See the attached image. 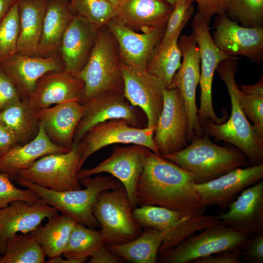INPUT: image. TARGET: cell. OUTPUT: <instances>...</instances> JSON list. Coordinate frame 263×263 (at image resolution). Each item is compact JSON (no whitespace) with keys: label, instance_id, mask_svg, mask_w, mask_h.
I'll return each instance as SVG.
<instances>
[{"label":"cell","instance_id":"6da1fadb","mask_svg":"<svg viewBox=\"0 0 263 263\" xmlns=\"http://www.w3.org/2000/svg\"><path fill=\"white\" fill-rule=\"evenodd\" d=\"M196 183L191 173L149 150L137 184L136 206L153 205L187 216L203 215L207 207Z\"/></svg>","mask_w":263,"mask_h":263},{"label":"cell","instance_id":"7a4b0ae2","mask_svg":"<svg viewBox=\"0 0 263 263\" xmlns=\"http://www.w3.org/2000/svg\"><path fill=\"white\" fill-rule=\"evenodd\" d=\"M238 66L237 58L234 56L222 61L216 69L230 96L229 118L220 124L207 120L201 126L204 134L232 145L246 155L252 166L260 165L263 164V147L257 142L236 92L238 85L235 77Z\"/></svg>","mask_w":263,"mask_h":263},{"label":"cell","instance_id":"3957f363","mask_svg":"<svg viewBox=\"0 0 263 263\" xmlns=\"http://www.w3.org/2000/svg\"><path fill=\"white\" fill-rule=\"evenodd\" d=\"M19 185L34 191L44 203L55 207L62 214L88 227L100 228L93 208L98 194L102 191L123 186L112 175L96 174L79 180L84 189L57 191L39 186L19 176L13 178Z\"/></svg>","mask_w":263,"mask_h":263},{"label":"cell","instance_id":"277c9868","mask_svg":"<svg viewBox=\"0 0 263 263\" xmlns=\"http://www.w3.org/2000/svg\"><path fill=\"white\" fill-rule=\"evenodd\" d=\"M190 142L180 151L161 156L191 173L196 184L207 182L248 165V158L239 149L219 146L207 135L195 137Z\"/></svg>","mask_w":263,"mask_h":263},{"label":"cell","instance_id":"5b68a950","mask_svg":"<svg viewBox=\"0 0 263 263\" xmlns=\"http://www.w3.org/2000/svg\"><path fill=\"white\" fill-rule=\"evenodd\" d=\"M120 62L117 44L113 35L106 25L99 28L86 64L75 75L84 83L81 103L103 93L123 94L124 82Z\"/></svg>","mask_w":263,"mask_h":263},{"label":"cell","instance_id":"8992f818","mask_svg":"<svg viewBox=\"0 0 263 263\" xmlns=\"http://www.w3.org/2000/svg\"><path fill=\"white\" fill-rule=\"evenodd\" d=\"M132 214L140 227L154 228L163 235L159 253L173 248L191 235L220 221L217 216H187L153 205L136 207L132 208Z\"/></svg>","mask_w":263,"mask_h":263},{"label":"cell","instance_id":"52a82bcc","mask_svg":"<svg viewBox=\"0 0 263 263\" xmlns=\"http://www.w3.org/2000/svg\"><path fill=\"white\" fill-rule=\"evenodd\" d=\"M105 244H121L143 232L134 218L132 208L123 186L101 192L93 208Z\"/></svg>","mask_w":263,"mask_h":263},{"label":"cell","instance_id":"ba28073f","mask_svg":"<svg viewBox=\"0 0 263 263\" xmlns=\"http://www.w3.org/2000/svg\"><path fill=\"white\" fill-rule=\"evenodd\" d=\"M248 237L225 225L220 220L192 234L175 247L158 253L160 263H188L218 252L239 250Z\"/></svg>","mask_w":263,"mask_h":263},{"label":"cell","instance_id":"9c48e42d","mask_svg":"<svg viewBox=\"0 0 263 263\" xmlns=\"http://www.w3.org/2000/svg\"><path fill=\"white\" fill-rule=\"evenodd\" d=\"M81 155L79 143L74 142L72 148L67 152L42 156L16 176L55 191L80 189L82 188L77 174Z\"/></svg>","mask_w":263,"mask_h":263},{"label":"cell","instance_id":"30bf717a","mask_svg":"<svg viewBox=\"0 0 263 263\" xmlns=\"http://www.w3.org/2000/svg\"><path fill=\"white\" fill-rule=\"evenodd\" d=\"M178 45L183 61L172 78L170 88L177 89L184 99L188 117L187 139L190 142L204 135L196 103V88L200 79V55L192 32L179 37Z\"/></svg>","mask_w":263,"mask_h":263},{"label":"cell","instance_id":"8fae6325","mask_svg":"<svg viewBox=\"0 0 263 263\" xmlns=\"http://www.w3.org/2000/svg\"><path fill=\"white\" fill-rule=\"evenodd\" d=\"M154 130L148 127H135L122 119H112L94 125L78 141L81 151L79 171L92 155L114 144L140 145L160 155L153 141Z\"/></svg>","mask_w":263,"mask_h":263},{"label":"cell","instance_id":"7c38bea8","mask_svg":"<svg viewBox=\"0 0 263 263\" xmlns=\"http://www.w3.org/2000/svg\"><path fill=\"white\" fill-rule=\"evenodd\" d=\"M192 28L200 55L199 84L201 96L198 118L201 125L207 120H210L216 124H223L226 120V116L218 117L215 113L212 105V88L213 76L215 70L222 61L234 56L227 55L216 45L210 35L208 24L196 15L192 19Z\"/></svg>","mask_w":263,"mask_h":263},{"label":"cell","instance_id":"4fadbf2b","mask_svg":"<svg viewBox=\"0 0 263 263\" xmlns=\"http://www.w3.org/2000/svg\"><path fill=\"white\" fill-rule=\"evenodd\" d=\"M145 146L132 144L114 146L111 154L95 167L81 169L77 174L79 180L87 177L107 173L119 180L126 190L132 208L136 207V187L143 170L149 150Z\"/></svg>","mask_w":263,"mask_h":263},{"label":"cell","instance_id":"5bb4252c","mask_svg":"<svg viewBox=\"0 0 263 263\" xmlns=\"http://www.w3.org/2000/svg\"><path fill=\"white\" fill-rule=\"evenodd\" d=\"M163 96V109L153 135V141L160 155L180 151L188 145V117L182 95L176 88H165Z\"/></svg>","mask_w":263,"mask_h":263},{"label":"cell","instance_id":"9a60e30c","mask_svg":"<svg viewBox=\"0 0 263 263\" xmlns=\"http://www.w3.org/2000/svg\"><path fill=\"white\" fill-rule=\"evenodd\" d=\"M123 94L134 107L140 109L147 118V127L155 129L164 105L163 81L147 71H139L120 60Z\"/></svg>","mask_w":263,"mask_h":263},{"label":"cell","instance_id":"2e32d148","mask_svg":"<svg viewBox=\"0 0 263 263\" xmlns=\"http://www.w3.org/2000/svg\"><path fill=\"white\" fill-rule=\"evenodd\" d=\"M82 104L83 112L74 134L78 142L92 127L101 122L122 119L132 126L142 128V117L122 93L109 92L97 94Z\"/></svg>","mask_w":263,"mask_h":263},{"label":"cell","instance_id":"e0dca14e","mask_svg":"<svg viewBox=\"0 0 263 263\" xmlns=\"http://www.w3.org/2000/svg\"><path fill=\"white\" fill-rule=\"evenodd\" d=\"M212 39L227 55L244 56L256 63L263 60V27H247L230 19L226 14L217 15Z\"/></svg>","mask_w":263,"mask_h":263},{"label":"cell","instance_id":"ac0fdd59","mask_svg":"<svg viewBox=\"0 0 263 263\" xmlns=\"http://www.w3.org/2000/svg\"><path fill=\"white\" fill-rule=\"evenodd\" d=\"M263 178V164L245 168H239L211 181L195 184V187L204 204L216 206L223 211L240 192Z\"/></svg>","mask_w":263,"mask_h":263},{"label":"cell","instance_id":"d6986e66","mask_svg":"<svg viewBox=\"0 0 263 263\" xmlns=\"http://www.w3.org/2000/svg\"><path fill=\"white\" fill-rule=\"evenodd\" d=\"M0 69L16 88L21 100H26L34 91L38 80L45 74L64 70L61 57L28 56L16 53L0 64Z\"/></svg>","mask_w":263,"mask_h":263},{"label":"cell","instance_id":"ffe728a7","mask_svg":"<svg viewBox=\"0 0 263 263\" xmlns=\"http://www.w3.org/2000/svg\"><path fill=\"white\" fill-rule=\"evenodd\" d=\"M217 215L225 225L248 237L263 232V181L244 189Z\"/></svg>","mask_w":263,"mask_h":263},{"label":"cell","instance_id":"44dd1931","mask_svg":"<svg viewBox=\"0 0 263 263\" xmlns=\"http://www.w3.org/2000/svg\"><path fill=\"white\" fill-rule=\"evenodd\" d=\"M106 26L117 44L120 60L133 69L146 71L153 49L161 40L166 25L147 33H139L112 19Z\"/></svg>","mask_w":263,"mask_h":263},{"label":"cell","instance_id":"7402d4cb","mask_svg":"<svg viewBox=\"0 0 263 263\" xmlns=\"http://www.w3.org/2000/svg\"><path fill=\"white\" fill-rule=\"evenodd\" d=\"M84 90L83 81L76 75L65 70L51 71L38 80L26 101L34 111L67 102L81 103Z\"/></svg>","mask_w":263,"mask_h":263},{"label":"cell","instance_id":"603a6c76","mask_svg":"<svg viewBox=\"0 0 263 263\" xmlns=\"http://www.w3.org/2000/svg\"><path fill=\"white\" fill-rule=\"evenodd\" d=\"M54 207L39 200L35 202L15 201L0 211V255L3 254L7 240L19 233H28L41 225L45 219L58 214Z\"/></svg>","mask_w":263,"mask_h":263},{"label":"cell","instance_id":"cb8c5ba5","mask_svg":"<svg viewBox=\"0 0 263 263\" xmlns=\"http://www.w3.org/2000/svg\"><path fill=\"white\" fill-rule=\"evenodd\" d=\"M99 29L85 18L73 16L58 48L65 71L75 75L83 68L94 47Z\"/></svg>","mask_w":263,"mask_h":263},{"label":"cell","instance_id":"d4e9b609","mask_svg":"<svg viewBox=\"0 0 263 263\" xmlns=\"http://www.w3.org/2000/svg\"><path fill=\"white\" fill-rule=\"evenodd\" d=\"M83 112L82 103L70 101L38 109L34 114L49 139L55 144L70 150L74 142L75 131Z\"/></svg>","mask_w":263,"mask_h":263},{"label":"cell","instance_id":"484cf974","mask_svg":"<svg viewBox=\"0 0 263 263\" xmlns=\"http://www.w3.org/2000/svg\"><path fill=\"white\" fill-rule=\"evenodd\" d=\"M173 9L165 0H121L113 18L135 31L147 33L166 26Z\"/></svg>","mask_w":263,"mask_h":263},{"label":"cell","instance_id":"4316f807","mask_svg":"<svg viewBox=\"0 0 263 263\" xmlns=\"http://www.w3.org/2000/svg\"><path fill=\"white\" fill-rule=\"evenodd\" d=\"M69 150L52 142L42 126L39 125L38 133L32 140L22 145L18 144L0 154V173L13 178L20 171L30 167L41 157Z\"/></svg>","mask_w":263,"mask_h":263},{"label":"cell","instance_id":"83f0119b","mask_svg":"<svg viewBox=\"0 0 263 263\" xmlns=\"http://www.w3.org/2000/svg\"><path fill=\"white\" fill-rule=\"evenodd\" d=\"M72 9L68 0H48L36 55L48 56L55 54L74 16Z\"/></svg>","mask_w":263,"mask_h":263},{"label":"cell","instance_id":"f1b7e54d","mask_svg":"<svg viewBox=\"0 0 263 263\" xmlns=\"http://www.w3.org/2000/svg\"><path fill=\"white\" fill-rule=\"evenodd\" d=\"M20 32L17 53L35 56L41 36L48 0H18Z\"/></svg>","mask_w":263,"mask_h":263},{"label":"cell","instance_id":"f546056e","mask_svg":"<svg viewBox=\"0 0 263 263\" xmlns=\"http://www.w3.org/2000/svg\"><path fill=\"white\" fill-rule=\"evenodd\" d=\"M163 240L158 230L144 228L136 238L121 244H107V247L124 261L133 263H155Z\"/></svg>","mask_w":263,"mask_h":263},{"label":"cell","instance_id":"4dcf8cb0","mask_svg":"<svg viewBox=\"0 0 263 263\" xmlns=\"http://www.w3.org/2000/svg\"><path fill=\"white\" fill-rule=\"evenodd\" d=\"M77 223L66 215L57 214L48 219L31 233L49 258L61 256L68 243L71 233Z\"/></svg>","mask_w":263,"mask_h":263},{"label":"cell","instance_id":"1f68e13d","mask_svg":"<svg viewBox=\"0 0 263 263\" xmlns=\"http://www.w3.org/2000/svg\"><path fill=\"white\" fill-rule=\"evenodd\" d=\"M182 30L169 39H161L153 49L147 64L146 71L161 79L166 89L170 88L172 78L181 64L178 39Z\"/></svg>","mask_w":263,"mask_h":263},{"label":"cell","instance_id":"d6a6232c","mask_svg":"<svg viewBox=\"0 0 263 263\" xmlns=\"http://www.w3.org/2000/svg\"><path fill=\"white\" fill-rule=\"evenodd\" d=\"M26 100H20L0 112V121L15 134L18 144L32 140L37 134L39 124Z\"/></svg>","mask_w":263,"mask_h":263},{"label":"cell","instance_id":"836d02e7","mask_svg":"<svg viewBox=\"0 0 263 263\" xmlns=\"http://www.w3.org/2000/svg\"><path fill=\"white\" fill-rule=\"evenodd\" d=\"M46 255L30 232L16 234L6 241L0 263H44Z\"/></svg>","mask_w":263,"mask_h":263},{"label":"cell","instance_id":"e575fe53","mask_svg":"<svg viewBox=\"0 0 263 263\" xmlns=\"http://www.w3.org/2000/svg\"><path fill=\"white\" fill-rule=\"evenodd\" d=\"M104 244V239L100 231L77 223L62 255L65 259L78 260L84 263Z\"/></svg>","mask_w":263,"mask_h":263},{"label":"cell","instance_id":"d590c367","mask_svg":"<svg viewBox=\"0 0 263 263\" xmlns=\"http://www.w3.org/2000/svg\"><path fill=\"white\" fill-rule=\"evenodd\" d=\"M236 92L243 110L254 124L252 128L254 136L260 145L263 147V79L252 85L237 86Z\"/></svg>","mask_w":263,"mask_h":263},{"label":"cell","instance_id":"8d00e7d4","mask_svg":"<svg viewBox=\"0 0 263 263\" xmlns=\"http://www.w3.org/2000/svg\"><path fill=\"white\" fill-rule=\"evenodd\" d=\"M20 32L18 0L0 21V64L16 54Z\"/></svg>","mask_w":263,"mask_h":263},{"label":"cell","instance_id":"74e56055","mask_svg":"<svg viewBox=\"0 0 263 263\" xmlns=\"http://www.w3.org/2000/svg\"><path fill=\"white\" fill-rule=\"evenodd\" d=\"M225 14L243 26H263V0H230Z\"/></svg>","mask_w":263,"mask_h":263},{"label":"cell","instance_id":"f35d334b","mask_svg":"<svg viewBox=\"0 0 263 263\" xmlns=\"http://www.w3.org/2000/svg\"><path fill=\"white\" fill-rule=\"evenodd\" d=\"M71 6L77 15L98 29L106 26L115 14V8L107 0H72Z\"/></svg>","mask_w":263,"mask_h":263},{"label":"cell","instance_id":"ab89813d","mask_svg":"<svg viewBox=\"0 0 263 263\" xmlns=\"http://www.w3.org/2000/svg\"><path fill=\"white\" fill-rule=\"evenodd\" d=\"M40 199L34 191L28 188L21 189L17 188L9 176L0 173V211L15 201L35 202Z\"/></svg>","mask_w":263,"mask_h":263},{"label":"cell","instance_id":"60d3db41","mask_svg":"<svg viewBox=\"0 0 263 263\" xmlns=\"http://www.w3.org/2000/svg\"><path fill=\"white\" fill-rule=\"evenodd\" d=\"M191 0H180L174 7L168 19L162 39L172 37L177 32L183 29L193 13Z\"/></svg>","mask_w":263,"mask_h":263},{"label":"cell","instance_id":"b9f144b4","mask_svg":"<svg viewBox=\"0 0 263 263\" xmlns=\"http://www.w3.org/2000/svg\"><path fill=\"white\" fill-rule=\"evenodd\" d=\"M239 251L247 262L263 263V232L255 233L248 237Z\"/></svg>","mask_w":263,"mask_h":263},{"label":"cell","instance_id":"7bdbcfd3","mask_svg":"<svg viewBox=\"0 0 263 263\" xmlns=\"http://www.w3.org/2000/svg\"><path fill=\"white\" fill-rule=\"evenodd\" d=\"M197 4L195 15L208 24L214 15L225 14L230 0H193Z\"/></svg>","mask_w":263,"mask_h":263},{"label":"cell","instance_id":"ee69618b","mask_svg":"<svg viewBox=\"0 0 263 263\" xmlns=\"http://www.w3.org/2000/svg\"><path fill=\"white\" fill-rule=\"evenodd\" d=\"M20 100L16 88L0 69V112Z\"/></svg>","mask_w":263,"mask_h":263},{"label":"cell","instance_id":"f6af8a7d","mask_svg":"<svg viewBox=\"0 0 263 263\" xmlns=\"http://www.w3.org/2000/svg\"><path fill=\"white\" fill-rule=\"evenodd\" d=\"M239 250H229L218 252L194 260L193 263H240Z\"/></svg>","mask_w":263,"mask_h":263},{"label":"cell","instance_id":"bcb514c9","mask_svg":"<svg viewBox=\"0 0 263 263\" xmlns=\"http://www.w3.org/2000/svg\"><path fill=\"white\" fill-rule=\"evenodd\" d=\"M17 145L18 141L15 134L0 121V154L5 153Z\"/></svg>","mask_w":263,"mask_h":263},{"label":"cell","instance_id":"7dc6e473","mask_svg":"<svg viewBox=\"0 0 263 263\" xmlns=\"http://www.w3.org/2000/svg\"><path fill=\"white\" fill-rule=\"evenodd\" d=\"M124 262L121 258L112 253L104 244L90 257L89 263H121Z\"/></svg>","mask_w":263,"mask_h":263},{"label":"cell","instance_id":"c3c4849f","mask_svg":"<svg viewBox=\"0 0 263 263\" xmlns=\"http://www.w3.org/2000/svg\"><path fill=\"white\" fill-rule=\"evenodd\" d=\"M16 0H0V21L5 16Z\"/></svg>","mask_w":263,"mask_h":263},{"label":"cell","instance_id":"681fc988","mask_svg":"<svg viewBox=\"0 0 263 263\" xmlns=\"http://www.w3.org/2000/svg\"><path fill=\"white\" fill-rule=\"evenodd\" d=\"M116 8L121 0H107Z\"/></svg>","mask_w":263,"mask_h":263},{"label":"cell","instance_id":"f907efd6","mask_svg":"<svg viewBox=\"0 0 263 263\" xmlns=\"http://www.w3.org/2000/svg\"><path fill=\"white\" fill-rule=\"evenodd\" d=\"M166 0L168 3H169L173 8L175 6L176 3L180 0ZM193 1V0H191Z\"/></svg>","mask_w":263,"mask_h":263}]
</instances>
